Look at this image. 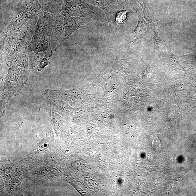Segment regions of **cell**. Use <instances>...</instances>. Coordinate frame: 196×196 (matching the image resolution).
<instances>
[{
    "label": "cell",
    "mask_w": 196,
    "mask_h": 196,
    "mask_svg": "<svg viewBox=\"0 0 196 196\" xmlns=\"http://www.w3.org/2000/svg\"><path fill=\"white\" fill-rule=\"evenodd\" d=\"M152 146L154 149L157 151H160L161 147V142L160 140L156 137L152 142Z\"/></svg>",
    "instance_id": "6da1fadb"
}]
</instances>
